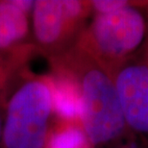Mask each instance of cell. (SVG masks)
Returning <instances> with one entry per match:
<instances>
[{"mask_svg": "<svg viewBox=\"0 0 148 148\" xmlns=\"http://www.w3.org/2000/svg\"><path fill=\"white\" fill-rule=\"evenodd\" d=\"M116 148H148V144L138 137L129 138L122 143H119Z\"/></svg>", "mask_w": 148, "mask_h": 148, "instance_id": "cell-10", "label": "cell"}, {"mask_svg": "<svg viewBox=\"0 0 148 148\" xmlns=\"http://www.w3.org/2000/svg\"><path fill=\"white\" fill-rule=\"evenodd\" d=\"M112 75L127 128L148 144V33L140 48Z\"/></svg>", "mask_w": 148, "mask_h": 148, "instance_id": "cell-5", "label": "cell"}, {"mask_svg": "<svg viewBox=\"0 0 148 148\" xmlns=\"http://www.w3.org/2000/svg\"><path fill=\"white\" fill-rule=\"evenodd\" d=\"M44 148H94L80 120L54 118Z\"/></svg>", "mask_w": 148, "mask_h": 148, "instance_id": "cell-7", "label": "cell"}, {"mask_svg": "<svg viewBox=\"0 0 148 148\" xmlns=\"http://www.w3.org/2000/svg\"><path fill=\"white\" fill-rule=\"evenodd\" d=\"M36 50L34 44H31L14 52H0V103L5 104L14 84Z\"/></svg>", "mask_w": 148, "mask_h": 148, "instance_id": "cell-8", "label": "cell"}, {"mask_svg": "<svg viewBox=\"0 0 148 148\" xmlns=\"http://www.w3.org/2000/svg\"><path fill=\"white\" fill-rule=\"evenodd\" d=\"M136 6L117 12L94 14L75 45L90 53L112 72L135 53L148 33V20Z\"/></svg>", "mask_w": 148, "mask_h": 148, "instance_id": "cell-3", "label": "cell"}, {"mask_svg": "<svg viewBox=\"0 0 148 148\" xmlns=\"http://www.w3.org/2000/svg\"><path fill=\"white\" fill-rule=\"evenodd\" d=\"M55 118L51 80L22 69L4 104L0 148H44Z\"/></svg>", "mask_w": 148, "mask_h": 148, "instance_id": "cell-2", "label": "cell"}, {"mask_svg": "<svg viewBox=\"0 0 148 148\" xmlns=\"http://www.w3.org/2000/svg\"><path fill=\"white\" fill-rule=\"evenodd\" d=\"M3 114H4V104H3V103H0V144H1V136H2Z\"/></svg>", "mask_w": 148, "mask_h": 148, "instance_id": "cell-11", "label": "cell"}, {"mask_svg": "<svg viewBox=\"0 0 148 148\" xmlns=\"http://www.w3.org/2000/svg\"><path fill=\"white\" fill-rule=\"evenodd\" d=\"M72 75L81 100V122L94 148L131 135L124 119L112 72L90 53L74 45L50 58Z\"/></svg>", "mask_w": 148, "mask_h": 148, "instance_id": "cell-1", "label": "cell"}, {"mask_svg": "<svg viewBox=\"0 0 148 148\" xmlns=\"http://www.w3.org/2000/svg\"><path fill=\"white\" fill-rule=\"evenodd\" d=\"M140 2L126 1V0H93L90 1L91 14H104L117 12L133 5H138Z\"/></svg>", "mask_w": 148, "mask_h": 148, "instance_id": "cell-9", "label": "cell"}, {"mask_svg": "<svg viewBox=\"0 0 148 148\" xmlns=\"http://www.w3.org/2000/svg\"><path fill=\"white\" fill-rule=\"evenodd\" d=\"M30 14L14 0L0 1V52L11 53L31 45Z\"/></svg>", "mask_w": 148, "mask_h": 148, "instance_id": "cell-6", "label": "cell"}, {"mask_svg": "<svg viewBox=\"0 0 148 148\" xmlns=\"http://www.w3.org/2000/svg\"><path fill=\"white\" fill-rule=\"evenodd\" d=\"M90 14V1H35L31 14L34 46L48 59L63 54L76 43Z\"/></svg>", "mask_w": 148, "mask_h": 148, "instance_id": "cell-4", "label": "cell"}]
</instances>
